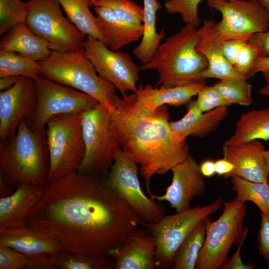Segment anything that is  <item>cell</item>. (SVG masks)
I'll use <instances>...</instances> for the list:
<instances>
[{
    "mask_svg": "<svg viewBox=\"0 0 269 269\" xmlns=\"http://www.w3.org/2000/svg\"><path fill=\"white\" fill-rule=\"evenodd\" d=\"M145 224L106 180L76 172L49 183L27 226L64 250L113 258Z\"/></svg>",
    "mask_w": 269,
    "mask_h": 269,
    "instance_id": "obj_1",
    "label": "cell"
},
{
    "mask_svg": "<svg viewBox=\"0 0 269 269\" xmlns=\"http://www.w3.org/2000/svg\"><path fill=\"white\" fill-rule=\"evenodd\" d=\"M110 112L115 132L122 150L139 165L146 192L151 177L163 174L184 161L189 154L186 140H178L169 127L165 105L151 110L135 93L114 95Z\"/></svg>",
    "mask_w": 269,
    "mask_h": 269,
    "instance_id": "obj_2",
    "label": "cell"
},
{
    "mask_svg": "<svg viewBox=\"0 0 269 269\" xmlns=\"http://www.w3.org/2000/svg\"><path fill=\"white\" fill-rule=\"evenodd\" d=\"M199 40L196 28L186 24L159 45L148 63L140 67V70L158 72L155 87H171L205 81L201 74L208 62L203 54L196 50Z\"/></svg>",
    "mask_w": 269,
    "mask_h": 269,
    "instance_id": "obj_3",
    "label": "cell"
},
{
    "mask_svg": "<svg viewBox=\"0 0 269 269\" xmlns=\"http://www.w3.org/2000/svg\"><path fill=\"white\" fill-rule=\"evenodd\" d=\"M49 168L46 134L33 131L21 120L15 134L0 143V174L16 188L27 184L44 189Z\"/></svg>",
    "mask_w": 269,
    "mask_h": 269,
    "instance_id": "obj_4",
    "label": "cell"
},
{
    "mask_svg": "<svg viewBox=\"0 0 269 269\" xmlns=\"http://www.w3.org/2000/svg\"><path fill=\"white\" fill-rule=\"evenodd\" d=\"M38 62L42 75L88 94L112 111L117 89L99 77L84 49L73 52L51 50L46 58Z\"/></svg>",
    "mask_w": 269,
    "mask_h": 269,
    "instance_id": "obj_5",
    "label": "cell"
},
{
    "mask_svg": "<svg viewBox=\"0 0 269 269\" xmlns=\"http://www.w3.org/2000/svg\"><path fill=\"white\" fill-rule=\"evenodd\" d=\"M83 112L55 115L47 122L49 183L77 172L83 161L85 153L82 126Z\"/></svg>",
    "mask_w": 269,
    "mask_h": 269,
    "instance_id": "obj_6",
    "label": "cell"
},
{
    "mask_svg": "<svg viewBox=\"0 0 269 269\" xmlns=\"http://www.w3.org/2000/svg\"><path fill=\"white\" fill-rule=\"evenodd\" d=\"M246 215L245 203L235 197L224 202L223 212L217 220L211 221L209 217L204 220L206 236L195 269L221 268L232 246L239 245L247 237L248 227L244 225Z\"/></svg>",
    "mask_w": 269,
    "mask_h": 269,
    "instance_id": "obj_7",
    "label": "cell"
},
{
    "mask_svg": "<svg viewBox=\"0 0 269 269\" xmlns=\"http://www.w3.org/2000/svg\"><path fill=\"white\" fill-rule=\"evenodd\" d=\"M82 126L85 153L77 172L98 177L107 175L116 149L120 147L110 111L98 103L83 113Z\"/></svg>",
    "mask_w": 269,
    "mask_h": 269,
    "instance_id": "obj_8",
    "label": "cell"
},
{
    "mask_svg": "<svg viewBox=\"0 0 269 269\" xmlns=\"http://www.w3.org/2000/svg\"><path fill=\"white\" fill-rule=\"evenodd\" d=\"M224 203L219 196L207 205H197L173 215H164L156 222L145 223L155 242L157 268L172 269L174 255L184 240L200 222L224 207Z\"/></svg>",
    "mask_w": 269,
    "mask_h": 269,
    "instance_id": "obj_9",
    "label": "cell"
},
{
    "mask_svg": "<svg viewBox=\"0 0 269 269\" xmlns=\"http://www.w3.org/2000/svg\"><path fill=\"white\" fill-rule=\"evenodd\" d=\"M26 24L46 39L51 50L73 52L84 49L85 37L63 14L57 0H30Z\"/></svg>",
    "mask_w": 269,
    "mask_h": 269,
    "instance_id": "obj_10",
    "label": "cell"
},
{
    "mask_svg": "<svg viewBox=\"0 0 269 269\" xmlns=\"http://www.w3.org/2000/svg\"><path fill=\"white\" fill-rule=\"evenodd\" d=\"M35 83L36 108L26 123L38 133L46 134L47 122L52 116L83 112L99 103L88 94L63 86L43 75Z\"/></svg>",
    "mask_w": 269,
    "mask_h": 269,
    "instance_id": "obj_11",
    "label": "cell"
},
{
    "mask_svg": "<svg viewBox=\"0 0 269 269\" xmlns=\"http://www.w3.org/2000/svg\"><path fill=\"white\" fill-rule=\"evenodd\" d=\"M137 171L136 162L118 147L105 180L145 223L156 222L165 215V210L159 201H155L143 193Z\"/></svg>",
    "mask_w": 269,
    "mask_h": 269,
    "instance_id": "obj_12",
    "label": "cell"
},
{
    "mask_svg": "<svg viewBox=\"0 0 269 269\" xmlns=\"http://www.w3.org/2000/svg\"><path fill=\"white\" fill-rule=\"evenodd\" d=\"M84 52L100 78L113 84L122 95L129 91L135 93L139 80V67L126 53L114 51L100 40L87 35Z\"/></svg>",
    "mask_w": 269,
    "mask_h": 269,
    "instance_id": "obj_13",
    "label": "cell"
},
{
    "mask_svg": "<svg viewBox=\"0 0 269 269\" xmlns=\"http://www.w3.org/2000/svg\"><path fill=\"white\" fill-rule=\"evenodd\" d=\"M208 6L220 12L217 27L226 39L249 40L254 33L269 28V14L256 0H206Z\"/></svg>",
    "mask_w": 269,
    "mask_h": 269,
    "instance_id": "obj_14",
    "label": "cell"
},
{
    "mask_svg": "<svg viewBox=\"0 0 269 269\" xmlns=\"http://www.w3.org/2000/svg\"><path fill=\"white\" fill-rule=\"evenodd\" d=\"M36 105V88L32 78L20 76L13 86L0 91V142L15 134L21 120L27 122L32 118Z\"/></svg>",
    "mask_w": 269,
    "mask_h": 269,
    "instance_id": "obj_15",
    "label": "cell"
},
{
    "mask_svg": "<svg viewBox=\"0 0 269 269\" xmlns=\"http://www.w3.org/2000/svg\"><path fill=\"white\" fill-rule=\"evenodd\" d=\"M171 183L162 195L153 194L150 197L158 201H166L176 212L190 208L194 198L204 195L205 184L200 165L191 155L183 162L174 166Z\"/></svg>",
    "mask_w": 269,
    "mask_h": 269,
    "instance_id": "obj_16",
    "label": "cell"
},
{
    "mask_svg": "<svg viewBox=\"0 0 269 269\" xmlns=\"http://www.w3.org/2000/svg\"><path fill=\"white\" fill-rule=\"evenodd\" d=\"M197 31L200 40L196 50L203 54L208 62L207 68L201 74L202 78L247 80L225 58L223 45L226 39L219 32L214 20H204L202 26Z\"/></svg>",
    "mask_w": 269,
    "mask_h": 269,
    "instance_id": "obj_17",
    "label": "cell"
},
{
    "mask_svg": "<svg viewBox=\"0 0 269 269\" xmlns=\"http://www.w3.org/2000/svg\"><path fill=\"white\" fill-rule=\"evenodd\" d=\"M265 150L263 144L259 140L233 145L224 144L223 158L234 166L225 178L240 177L252 182L268 183Z\"/></svg>",
    "mask_w": 269,
    "mask_h": 269,
    "instance_id": "obj_18",
    "label": "cell"
},
{
    "mask_svg": "<svg viewBox=\"0 0 269 269\" xmlns=\"http://www.w3.org/2000/svg\"><path fill=\"white\" fill-rule=\"evenodd\" d=\"M155 240L145 226L133 233L114 255L115 269H155Z\"/></svg>",
    "mask_w": 269,
    "mask_h": 269,
    "instance_id": "obj_19",
    "label": "cell"
},
{
    "mask_svg": "<svg viewBox=\"0 0 269 269\" xmlns=\"http://www.w3.org/2000/svg\"><path fill=\"white\" fill-rule=\"evenodd\" d=\"M43 190L39 186L23 184L11 195L0 198V230L27 226L31 210Z\"/></svg>",
    "mask_w": 269,
    "mask_h": 269,
    "instance_id": "obj_20",
    "label": "cell"
},
{
    "mask_svg": "<svg viewBox=\"0 0 269 269\" xmlns=\"http://www.w3.org/2000/svg\"><path fill=\"white\" fill-rule=\"evenodd\" d=\"M228 113V106L203 112L194 100L188 103L186 115L178 121L169 122V127L180 141L186 140L189 135L204 137L216 130Z\"/></svg>",
    "mask_w": 269,
    "mask_h": 269,
    "instance_id": "obj_21",
    "label": "cell"
},
{
    "mask_svg": "<svg viewBox=\"0 0 269 269\" xmlns=\"http://www.w3.org/2000/svg\"><path fill=\"white\" fill-rule=\"evenodd\" d=\"M0 245L30 257L43 254L53 255L63 250L52 237L27 226L0 230Z\"/></svg>",
    "mask_w": 269,
    "mask_h": 269,
    "instance_id": "obj_22",
    "label": "cell"
},
{
    "mask_svg": "<svg viewBox=\"0 0 269 269\" xmlns=\"http://www.w3.org/2000/svg\"><path fill=\"white\" fill-rule=\"evenodd\" d=\"M94 10L97 14L96 22L104 44L110 49L117 51L142 36L143 24L130 25L106 6H94Z\"/></svg>",
    "mask_w": 269,
    "mask_h": 269,
    "instance_id": "obj_23",
    "label": "cell"
},
{
    "mask_svg": "<svg viewBox=\"0 0 269 269\" xmlns=\"http://www.w3.org/2000/svg\"><path fill=\"white\" fill-rule=\"evenodd\" d=\"M206 85L205 81L171 87L139 85L135 93L141 102L151 110L168 104L175 107L189 103Z\"/></svg>",
    "mask_w": 269,
    "mask_h": 269,
    "instance_id": "obj_24",
    "label": "cell"
},
{
    "mask_svg": "<svg viewBox=\"0 0 269 269\" xmlns=\"http://www.w3.org/2000/svg\"><path fill=\"white\" fill-rule=\"evenodd\" d=\"M0 50L15 52L38 62L46 58L51 49L46 39L34 33L24 23L13 27L2 39Z\"/></svg>",
    "mask_w": 269,
    "mask_h": 269,
    "instance_id": "obj_25",
    "label": "cell"
},
{
    "mask_svg": "<svg viewBox=\"0 0 269 269\" xmlns=\"http://www.w3.org/2000/svg\"><path fill=\"white\" fill-rule=\"evenodd\" d=\"M259 139L269 140V108L243 114L234 134L224 144L233 145Z\"/></svg>",
    "mask_w": 269,
    "mask_h": 269,
    "instance_id": "obj_26",
    "label": "cell"
},
{
    "mask_svg": "<svg viewBox=\"0 0 269 269\" xmlns=\"http://www.w3.org/2000/svg\"><path fill=\"white\" fill-rule=\"evenodd\" d=\"M144 10L143 33L139 44L133 53L142 65H145L152 57L165 36L164 29L156 32V14L162 6L157 0H143Z\"/></svg>",
    "mask_w": 269,
    "mask_h": 269,
    "instance_id": "obj_27",
    "label": "cell"
},
{
    "mask_svg": "<svg viewBox=\"0 0 269 269\" xmlns=\"http://www.w3.org/2000/svg\"><path fill=\"white\" fill-rule=\"evenodd\" d=\"M66 13L68 19L80 31L85 37L90 35L104 44L96 22V17L91 13V0H57Z\"/></svg>",
    "mask_w": 269,
    "mask_h": 269,
    "instance_id": "obj_28",
    "label": "cell"
},
{
    "mask_svg": "<svg viewBox=\"0 0 269 269\" xmlns=\"http://www.w3.org/2000/svg\"><path fill=\"white\" fill-rule=\"evenodd\" d=\"M204 221L191 231L177 250L173 258V269H195L206 236Z\"/></svg>",
    "mask_w": 269,
    "mask_h": 269,
    "instance_id": "obj_29",
    "label": "cell"
},
{
    "mask_svg": "<svg viewBox=\"0 0 269 269\" xmlns=\"http://www.w3.org/2000/svg\"><path fill=\"white\" fill-rule=\"evenodd\" d=\"M49 255L57 269H114L115 262L113 258L88 255L64 249L55 254Z\"/></svg>",
    "mask_w": 269,
    "mask_h": 269,
    "instance_id": "obj_30",
    "label": "cell"
},
{
    "mask_svg": "<svg viewBox=\"0 0 269 269\" xmlns=\"http://www.w3.org/2000/svg\"><path fill=\"white\" fill-rule=\"evenodd\" d=\"M41 75L38 62L15 52L0 50V77L24 76L36 81Z\"/></svg>",
    "mask_w": 269,
    "mask_h": 269,
    "instance_id": "obj_31",
    "label": "cell"
},
{
    "mask_svg": "<svg viewBox=\"0 0 269 269\" xmlns=\"http://www.w3.org/2000/svg\"><path fill=\"white\" fill-rule=\"evenodd\" d=\"M231 182L238 200L244 203L251 201L257 206L261 212L269 215L268 183L252 182L240 177H231Z\"/></svg>",
    "mask_w": 269,
    "mask_h": 269,
    "instance_id": "obj_32",
    "label": "cell"
},
{
    "mask_svg": "<svg viewBox=\"0 0 269 269\" xmlns=\"http://www.w3.org/2000/svg\"><path fill=\"white\" fill-rule=\"evenodd\" d=\"M30 6V0H0V35L26 23Z\"/></svg>",
    "mask_w": 269,
    "mask_h": 269,
    "instance_id": "obj_33",
    "label": "cell"
},
{
    "mask_svg": "<svg viewBox=\"0 0 269 269\" xmlns=\"http://www.w3.org/2000/svg\"><path fill=\"white\" fill-rule=\"evenodd\" d=\"M92 6H103L110 8L125 22L133 25L143 24V7L131 0H96Z\"/></svg>",
    "mask_w": 269,
    "mask_h": 269,
    "instance_id": "obj_34",
    "label": "cell"
},
{
    "mask_svg": "<svg viewBox=\"0 0 269 269\" xmlns=\"http://www.w3.org/2000/svg\"><path fill=\"white\" fill-rule=\"evenodd\" d=\"M213 86L231 105L249 106L252 103V86L247 80H220Z\"/></svg>",
    "mask_w": 269,
    "mask_h": 269,
    "instance_id": "obj_35",
    "label": "cell"
},
{
    "mask_svg": "<svg viewBox=\"0 0 269 269\" xmlns=\"http://www.w3.org/2000/svg\"><path fill=\"white\" fill-rule=\"evenodd\" d=\"M202 0H165L164 6L170 14L179 13L186 24L196 28L200 26L198 6Z\"/></svg>",
    "mask_w": 269,
    "mask_h": 269,
    "instance_id": "obj_36",
    "label": "cell"
},
{
    "mask_svg": "<svg viewBox=\"0 0 269 269\" xmlns=\"http://www.w3.org/2000/svg\"><path fill=\"white\" fill-rule=\"evenodd\" d=\"M259 56L255 46L247 40L236 54L233 67L247 80L251 78V70L256 58Z\"/></svg>",
    "mask_w": 269,
    "mask_h": 269,
    "instance_id": "obj_37",
    "label": "cell"
},
{
    "mask_svg": "<svg viewBox=\"0 0 269 269\" xmlns=\"http://www.w3.org/2000/svg\"><path fill=\"white\" fill-rule=\"evenodd\" d=\"M196 102L203 112L221 106L231 105L214 86L205 85L203 87L197 94Z\"/></svg>",
    "mask_w": 269,
    "mask_h": 269,
    "instance_id": "obj_38",
    "label": "cell"
},
{
    "mask_svg": "<svg viewBox=\"0 0 269 269\" xmlns=\"http://www.w3.org/2000/svg\"><path fill=\"white\" fill-rule=\"evenodd\" d=\"M30 257L10 248L0 245V269H27Z\"/></svg>",
    "mask_w": 269,
    "mask_h": 269,
    "instance_id": "obj_39",
    "label": "cell"
},
{
    "mask_svg": "<svg viewBox=\"0 0 269 269\" xmlns=\"http://www.w3.org/2000/svg\"><path fill=\"white\" fill-rule=\"evenodd\" d=\"M261 223L258 232L257 240L261 256L269 260V215L261 212Z\"/></svg>",
    "mask_w": 269,
    "mask_h": 269,
    "instance_id": "obj_40",
    "label": "cell"
},
{
    "mask_svg": "<svg viewBox=\"0 0 269 269\" xmlns=\"http://www.w3.org/2000/svg\"><path fill=\"white\" fill-rule=\"evenodd\" d=\"M249 40L257 48L260 56H269V28L253 34Z\"/></svg>",
    "mask_w": 269,
    "mask_h": 269,
    "instance_id": "obj_41",
    "label": "cell"
},
{
    "mask_svg": "<svg viewBox=\"0 0 269 269\" xmlns=\"http://www.w3.org/2000/svg\"><path fill=\"white\" fill-rule=\"evenodd\" d=\"M245 239H243L239 244L236 253L230 258H228L221 267V269H253L255 265L253 263L244 264L240 257V250Z\"/></svg>",
    "mask_w": 269,
    "mask_h": 269,
    "instance_id": "obj_42",
    "label": "cell"
},
{
    "mask_svg": "<svg viewBox=\"0 0 269 269\" xmlns=\"http://www.w3.org/2000/svg\"><path fill=\"white\" fill-rule=\"evenodd\" d=\"M248 40L242 39H231L225 40L223 45V54L227 60L233 66L235 57L239 49Z\"/></svg>",
    "mask_w": 269,
    "mask_h": 269,
    "instance_id": "obj_43",
    "label": "cell"
},
{
    "mask_svg": "<svg viewBox=\"0 0 269 269\" xmlns=\"http://www.w3.org/2000/svg\"><path fill=\"white\" fill-rule=\"evenodd\" d=\"M27 269H57V268L53 264L50 255L43 254L30 257Z\"/></svg>",
    "mask_w": 269,
    "mask_h": 269,
    "instance_id": "obj_44",
    "label": "cell"
},
{
    "mask_svg": "<svg viewBox=\"0 0 269 269\" xmlns=\"http://www.w3.org/2000/svg\"><path fill=\"white\" fill-rule=\"evenodd\" d=\"M216 173L219 176H223L224 178L234 169V165L224 158L215 161Z\"/></svg>",
    "mask_w": 269,
    "mask_h": 269,
    "instance_id": "obj_45",
    "label": "cell"
},
{
    "mask_svg": "<svg viewBox=\"0 0 269 269\" xmlns=\"http://www.w3.org/2000/svg\"><path fill=\"white\" fill-rule=\"evenodd\" d=\"M269 71V56H259L255 61L251 70V76H254L258 72Z\"/></svg>",
    "mask_w": 269,
    "mask_h": 269,
    "instance_id": "obj_46",
    "label": "cell"
},
{
    "mask_svg": "<svg viewBox=\"0 0 269 269\" xmlns=\"http://www.w3.org/2000/svg\"><path fill=\"white\" fill-rule=\"evenodd\" d=\"M16 188L10 181L0 174V198L11 195L15 191Z\"/></svg>",
    "mask_w": 269,
    "mask_h": 269,
    "instance_id": "obj_47",
    "label": "cell"
},
{
    "mask_svg": "<svg viewBox=\"0 0 269 269\" xmlns=\"http://www.w3.org/2000/svg\"><path fill=\"white\" fill-rule=\"evenodd\" d=\"M202 174L205 177H210L216 173L215 161L211 160L204 161L200 165Z\"/></svg>",
    "mask_w": 269,
    "mask_h": 269,
    "instance_id": "obj_48",
    "label": "cell"
},
{
    "mask_svg": "<svg viewBox=\"0 0 269 269\" xmlns=\"http://www.w3.org/2000/svg\"><path fill=\"white\" fill-rule=\"evenodd\" d=\"M20 76H8L0 77V90L4 91L13 86Z\"/></svg>",
    "mask_w": 269,
    "mask_h": 269,
    "instance_id": "obj_49",
    "label": "cell"
},
{
    "mask_svg": "<svg viewBox=\"0 0 269 269\" xmlns=\"http://www.w3.org/2000/svg\"><path fill=\"white\" fill-rule=\"evenodd\" d=\"M262 74L266 84L259 90V93L262 95L269 96V71L263 72Z\"/></svg>",
    "mask_w": 269,
    "mask_h": 269,
    "instance_id": "obj_50",
    "label": "cell"
},
{
    "mask_svg": "<svg viewBox=\"0 0 269 269\" xmlns=\"http://www.w3.org/2000/svg\"><path fill=\"white\" fill-rule=\"evenodd\" d=\"M258 4L269 14V0H256Z\"/></svg>",
    "mask_w": 269,
    "mask_h": 269,
    "instance_id": "obj_51",
    "label": "cell"
},
{
    "mask_svg": "<svg viewBox=\"0 0 269 269\" xmlns=\"http://www.w3.org/2000/svg\"><path fill=\"white\" fill-rule=\"evenodd\" d=\"M264 156L267 165L268 173V184L269 185V150H265Z\"/></svg>",
    "mask_w": 269,
    "mask_h": 269,
    "instance_id": "obj_52",
    "label": "cell"
},
{
    "mask_svg": "<svg viewBox=\"0 0 269 269\" xmlns=\"http://www.w3.org/2000/svg\"><path fill=\"white\" fill-rule=\"evenodd\" d=\"M95 0H91V6L92 5L93 3Z\"/></svg>",
    "mask_w": 269,
    "mask_h": 269,
    "instance_id": "obj_53",
    "label": "cell"
},
{
    "mask_svg": "<svg viewBox=\"0 0 269 269\" xmlns=\"http://www.w3.org/2000/svg\"><path fill=\"white\" fill-rule=\"evenodd\" d=\"M246 0V1H253L254 0Z\"/></svg>",
    "mask_w": 269,
    "mask_h": 269,
    "instance_id": "obj_54",
    "label": "cell"
},
{
    "mask_svg": "<svg viewBox=\"0 0 269 269\" xmlns=\"http://www.w3.org/2000/svg\"><path fill=\"white\" fill-rule=\"evenodd\" d=\"M268 261V263H269V261Z\"/></svg>",
    "mask_w": 269,
    "mask_h": 269,
    "instance_id": "obj_55",
    "label": "cell"
}]
</instances>
